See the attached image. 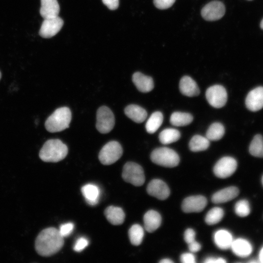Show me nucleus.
<instances>
[{"label": "nucleus", "mask_w": 263, "mask_h": 263, "mask_svg": "<svg viewBox=\"0 0 263 263\" xmlns=\"http://www.w3.org/2000/svg\"><path fill=\"white\" fill-rule=\"evenodd\" d=\"M148 193L158 199L164 200L168 198L170 190L168 185L160 179H153L147 187Z\"/></svg>", "instance_id": "nucleus-13"}, {"label": "nucleus", "mask_w": 263, "mask_h": 263, "mask_svg": "<svg viewBox=\"0 0 263 263\" xmlns=\"http://www.w3.org/2000/svg\"><path fill=\"white\" fill-rule=\"evenodd\" d=\"M63 25V20L58 16L44 19L39 31V35L43 38H50L56 35Z\"/></svg>", "instance_id": "nucleus-11"}, {"label": "nucleus", "mask_w": 263, "mask_h": 263, "mask_svg": "<svg viewBox=\"0 0 263 263\" xmlns=\"http://www.w3.org/2000/svg\"><path fill=\"white\" fill-rule=\"evenodd\" d=\"M250 154L255 157L263 158V137L260 134L256 135L249 147Z\"/></svg>", "instance_id": "nucleus-31"}, {"label": "nucleus", "mask_w": 263, "mask_h": 263, "mask_svg": "<svg viewBox=\"0 0 263 263\" xmlns=\"http://www.w3.org/2000/svg\"><path fill=\"white\" fill-rule=\"evenodd\" d=\"M104 214L108 221L113 225H121L125 220L124 212L119 207L109 206L105 210Z\"/></svg>", "instance_id": "nucleus-21"}, {"label": "nucleus", "mask_w": 263, "mask_h": 263, "mask_svg": "<svg viewBox=\"0 0 263 263\" xmlns=\"http://www.w3.org/2000/svg\"><path fill=\"white\" fill-rule=\"evenodd\" d=\"M237 167V161L234 158L225 156L221 158L215 164L213 172L217 177L226 178L234 173Z\"/></svg>", "instance_id": "nucleus-9"}, {"label": "nucleus", "mask_w": 263, "mask_h": 263, "mask_svg": "<svg viewBox=\"0 0 263 263\" xmlns=\"http://www.w3.org/2000/svg\"><path fill=\"white\" fill-rule=\"evenodd\" d=\"M115 118L112 111L103 106L99 108L96 113V128L101 133H107L113 128Z\"/></svg>", "instance_id": "nucleus-7"}, {"label": "nucleus", "mask_w": 263, "mask_h": 263, "mask_svg": "<svg viewBox=\"0 0 263 263\" xmlns=\"http://www.w3.org/2000/svg\"><path fill=\"white\" fill-rule=\"evenodd\" d=\"M81 192L88 204L95 206L98 203L100 190L97 186L92 184H86L82 187Z\"/></svg>", "instance_id": "nucleus-20"}, {"label": "nucleus", "mask_w": 263, "mask_h": 263, "mask_svg": "<svg viewBox=\"0 0 263 263\" xmlns=\"http://www.w3.org/2000/svg\"><path fill=\"white\" fill-rule=\"evenodd\" d=\"M123 149L117 141H110L100 150L98 158L103 165H109L115 163L122 156Z\"/></svg>", "instance_id": "nucleus-6"}, {"label": "nucleus", "mask_w": 263, "mask_h": 263, "mask_svg": "<svg viewBox=\"0 0 263 263\" xmlns=\"http://www.w3.org/2000/svg\"><path fill=\"white\" fill-rule=\"evenodd\" d=\"M217 258H215L212 257H209L205 260L204 263H217Z\"/></svg>", "instance_id": "nucleus-41"}, {"label": "nucleus", "mask_w": 263, "mask_h": 263, "mask_svg": "<svg viewBox=\"0 0 263 263\" xmlns=\"http://www.w3.org/2000/svg\"><path fill=\"white\" fill-rule=\"evenodd\" d=\"M236 214L240 217H245L249 215L250 211L249 203L246 200L238 201L234 207Z\"/></svg>", "instance_id": "nucleus-33"}, {"label": "nucleus", "mask_w": 263, "mask_h": 263, "mask_svg": "<svg viewBox=\"0 0 263 263\" xmlns=\"http://www.w3.org/2000/svg\"><path fill=\"white\" fill-rule=\"evenodd\" d=\"M132 81L137 89L141 92L148 93L154 87L152 78L140 72H136L132 75Z\"/></svg>", "instance_id": "nucleus-16"}, {"label": "nucleus", "mask_w": 263, "mask_h": 263, "mask_svg": "<svg viewBox=\"0 0 263 263\" xmlns=\"http://www.w3.org/2000/svg\"><path fill=\"white\" fill-rule=\"evenodd\" d=\"M40 14L44 19L58 16L59 6L57 0H40Z\"/></svg>", "instance_id": "nucleus-18"}, {"label": "nucleus", "mask_w": 263, "mask_h": 263, "mask_svg": "<svg viewBox=\"0 0 263 263\" xmlns=\"http://www.w3.org/2000/svg\"></svg>", "instance_id": "nucleus-47"}, {"label": "nucleus", "mask_w": 263, "mask_h": 263, "mask_svg": "<svg viewBox=\"0 0 263 263\" xmlns=\"http://www.w3.org/2000/svg\"><path fill=\"white\" fill-rule=\"evenodd\" d=\"M63 237L55 227H48L42 230L37 236L35 248L38 254L43 257L52 256L62 247Z\"/></svg>", "instance_id": "nucleus-1"}, {"label": "nucleus", "mask_w": 263, "mask_h": 263, "mask_svg": "<svg viewBox=\"0 0 263 263\" xmlns=\"http://www.w3.org/2000/svg\"><path fill=\"white\" fill-rule=\"evenodd\" d=\"M245 105L251 111H258L263 108V87L250 91L245 98Z\"/></svg>", "instance_id": "nucleus-14"}, {"label": "nucleus", "mask_w": 263, "mask_h": 263, "mask_svg": "<svg viewBox=\"0 0 263 263\" xmlns=\"http://www.w3.org/2000/svg\"><path fill=\"white\" fill-rule=\"evenodd\" d=\"M224 210L219 207H214L210 209L205 217V222L208 225L218 223L223 218Z\"/></svg>", "instance_id": "nucleus-32"}, {"label": "nucleus", "mask_w": 263, "mask_h": 263, "mask_svg": "<svg viewBox=\"0 0 263 263\" xmlns=\"http://www.w3.org/2000/svg\"><path fill=\"white\" fill-rule=\"evenodd\" d=\"M1 73H0V78H1Z\"/></svg>", "instance_id": "nucleus-46"}, {"label": "nucleus", "mask_w": 263, "mask_h": 263, "mask_svg": "<svg viewBox=\"0 0 263 263\" xmlns=\"http://www.w3.org/2000/svg\"><path fill=\"white\" fill-rule=\"evenodd\" d=\"M163 121V114L155 112L149 118L146 124V129L149 133H154L161 126Z\"/></svg>", "instance_id": "nucleus-27"}, {"label": "nucleus", "mask_w": 263, "mask_h": 263, "mask_svg": "<svg viewBox=\"0 0 263 263\" xmlns=\"http://www.w3.org/2000/svg\"><path fill=\"white\" fill-rule=\"evenodd\" d=\"M129 237L131 244L134 245H140L143 239L144 232L143 227L138 224L132 225L129 230Z\"/></svg>", "instance_id": "nucleus-30"}, {"label": "nucleus", "mask_w": 263, "mask_h": 263, "mask_svg": "<svg viewBox=\"0 0 263 263\" xmlns=\"http://www.w3.org/2000/svg\"><path fill=\"white\" fill-rule=\"evenodd\" d=\"M230 248L236 255L241 257L248 256L252 250L250 244L246 240L241 238L233 240Z\"/></svg>", "instance_id": "nucleus-24"}, {"label": "nucleus", "mask_w": 263, "mask_h": 263, "mask_svg": "<svg viewBox=\"0 0 263 263\" xmlns=\"http://www.w3.org/2000/svg\"><path fill=\"white\" fill-rule=\"evenodd\" d=\"M262 184L263 185V176L262 178Z\"/></svg>", "instance_id": "nucleus-45"}, {"label": "nucleus", "mask_w": 263, "mask_h": 263, "mask_svg": "<svg viewBox=\"0 0 263 263\" xmlns=\"http://www.w3.org/2000/svg\"><path fill=\"white\" fill-rule=\"evenodd\" d=\"M68 151L67 146L61 140L50 139L40 149L39 156L44 162H57L65 158Z\"/></svg>", "instance_id": "nucleus-2"}, {"label": "nucleus", "mask_w": 263, "mask_h": 263, "mask_svg": "<svg viewBox=\"0 0 263 263\" xmlns=\"http://www.w3.org/2000/svg\"><path fill=\"white\" fill-rule=\"evenodd\" d=\"M193 120L191 114L187 113L174 112L170 117V123L174 126H184L190 124Z\"/></svg>", "instance_id": "nucleus-26"}, {"label": "nucleus", "mask_w": 263, "mask_h": 263, "mask_svg": "<svg viewBox=\"0 0 263 263\" xmlns=\"http://www.w3.org/2000/svg\"><path fill=\"white\" fill-rule=\"evenodd\" d=\"M159 263H172L173 262L169 259H164L161 260Z\"/></svg>", "instance_id": "nucleus-42"}, {"label": "nucleus", "mask_w": 263, "mask_h": 263, "mask_svg": "<svg viewBox=\"0 0 263 263\" xmlns=\"http://www.w3.org/2000/svg\"><path fill=\"white\" fill-rule=\"evenodd\" d=\"M122 176L125 181L137 187L142 186L145 180L142 167L132 162H127L124 166Z\"/></svg>", "instance_id": "nucleus-5"}, {"label": "nucleus", "mask_w": 263, "mask_h": 263, "mask_svg": "<svg viewBox=\"0 0 263 263\" xmlns=\"http://www.w3.org/2000/svg\"><path fill=\"white\" fill-rule=\"evenodd\" d=\"M180 138V132L176 129L168 128L163 130L159 135L160 142L165 145L176 142Z\"/></svg>", "instance_id": "nucleus-28"}, {"label": "nucleus", "mask_w": 263, "mask_h": 263, "mask_svg": "<svg viewBox=\"0 0 263 263\" xmlns=\"http://www.w3.org/2000/svg\"><path fill=\"white\" fill-rule=\"evenodd\" d=\"M150 159L154 163L167 168L177 166L180 161L178 154L173 150L167 147H161L154 150Z\"/></svg>", "instance_id": "nucleus-4"}, {"label": "nucleus", "mask_w": 263, "mask_h": 263, "mask_svg": "<svg viewBox=\"0 0 263 263\" xmlns=\"http://www.w3.org/2000/svg\"><path fill=\"white\" fill-rule=\"evenodd\" d=\"M259 260L262 263H263V247L262 248L259 254Z\"/></svg>", "instance_id": "nucleus-43"}, {"label": "nucleus", "mask_w": 263, "mask_h": 263, "mask_svg": "<svg viewBox=\"0 0 263 263\" xmlns=\"http://www.w3.org/2000/svg\"><path fill=\"white\" fill-rule=\"evenodd\" d=\"M144 227L146 231L152 232L160 225L162 218L160 214L155 210H150L144 216Z\"/></svg>", "instance_id": "nucleus-19"}, {"label": "nucleus", "mask_w": 263, "mask_h": 263, "mask_svg": "<svg viewBox=\"0 0 263 263\" xmlns=\"http://www.w3.org/2000/svg\"><path fill=\"white\" fill-rule=\"evenodd\" d=\"M71 118L69 108L66 107L58 108L46 120L45 128L50 132H61L69 128Z\"/></svg>", "instance_id": "nucleus-3"}, {"label": "nucleus", "mask_w": 263, "mask_h": 263, "mask_svg": "<svg viewBox=\"0 0 263 263\" xmlns=\"http://www.w3.org/2000/svg\"><path fill=\"white\" fill-rule=\"evenodd\" d=\"M89 244L88 240L85 237L78 238L74 246V250L76 252H80L85 248Z\"/></svg>", "instance_id": "nucleus-36"}, {"label": "nucleus", "mask_w": 263, "mask_h": 263, "mask_svg": "<svg viewBox=\"0 0 263 263\" xmlns=\"http://www.w3.org/2000/svg\"><path fill=\"white\" fill-rule=\"evenodd\" d=\"M74 225L72 223H67L60 225L59 232L64 238L69 236L73 231Z\"/></svg>", "instance_id": "nucleus-34"}, {"label": "nucleus", "mask_w": 263, "mask_h": 263, "mask_svg": "<svg viewBox=\"0 0 263 263\" xmlns=\"http://www.w3.org/2000/svg\"><path fill=\"white\" fill-rule=\"evenodd\" d=\"M180 261L183 263H194L195 257L191 253H185L180 256Z\"/></svg>", "instance_id": "nucleus-38"}, {"label": "nucleus", "mask_w": 263, "mask_h": 263, "mask_svg": "<svg viewBox=\"0 0 263 263\" xmlns=\"http://www.w3.org/2000/svg\"><path fill=\"white\" fill-rule=\"evenodd\" d=\"M125 114L134 122H143L147 117L146 111L141 107L134 104L127 106L124 110Z\"/></svg>", "instance_id": "nucleus-23"}, {"label": "nucleus", "mask_w": 263, "mask_h": 263, "mask_svg": "<svg viewBox=\"0 0 263 263\" xmlns=\"http://www.w3.org/2000/svg\"><path fill=\"white\" fill-rule=\"evenodd\" d=\"M176 0H153L155 6L160 9H166L171 7Z\"/></svg>", "instance_id": "nucleus-35"}, {"label": "nucleus", "mask_w": 263, "mask_h": 263, "mask_svg": "<svg viewBox=\"0 0 263 263\" xmlns=\"http://www.w3.org/2000/svg\"><path fill=\"white\" fill-rule=\"evenodd\" d=\"M206 96L209 104L215 108L224 107L227 99L226 90L220 85H215L209 87L206 91Z\"/></svg>", "instance_id": "nucleus-8"}, {"label": "nucleus", "mask_w": 263, "mask_h": 263, "mask_svg": "<svg viewBox=\"0 0 263 263\" xmlns=\"http://www.w3.org/2000/svg\"><path fill=\"white\" fill-rule=\"evenodd\" d=\"M260 26L261 28L263 29V19L261 22Z\"/></svg>", "instance_id": "nucleus-44"}, {"label": "nucleus", "mask_w": 263, "mask_h": 263, "mask_svg": "<svg viewBox=\"0 0 263 263\" xmlns=\"http://www.w3.org/2000/svg\"><path fill=\"white\" fill-rule=\"evenodd\" d=\"M207 205V199L202 195H195L186 198L182 204V209L186 213L200 212Z\"/></svg>", "instance_id": "nucleus-12"}, {"label": "nucleus", "mask_w": 263, "mask_h": 263, "mask_svg": "<svg viewBox=\"0 0 263 263\" xmlns=\"http://www.w3.org/2000/svg\"><path fill=\"white\" fill-rule=\"evenodd\" d=\"M225 13L223 2L213 0L207 4L201 10L202 17L207 21H214L222 18Z\"/></svg>", "instance_id": "nucleus-10"}, {"label": "nucleus", "mask_w": 263, "mask_h": 263, "mask_svg": "<svg viewBox=\"0 0 263 263\" xmlns=\"http://www.w3.org/2000/svg\"><path fill=\"white\" fill-rule=\"evenodd\" d=\"M209 144V140L206 137L195 135L189 141V148L194 152L201 151L207 150Z\"/></svg>", "instance_id": "nucleus-25"}, {"label": "nucleus", "mask_w": 263, "mask_h": 263, "mask_svg": "<svg viewBox=\"0 0 263 263\" xmlns=\"http://www.w3.org/2000/svg\"><path fill=\"white\" fill-rule=\"evenodd\" d=\"M184 238L188 244L195 241V232L192 228H188L185 231Z\"/></svg>", "instance_id": "nucleus-37"}, {"label": "nucleus", "mask_w": 263, "mask_h": 263, "mask_svg": "<svg viewBox=\"0 0 263 263\" xmlns=\"http://www.w3.org/2000/svg\"><path fill=\"white\" fill-rule=\"evenodd\" d=\"M213 239L217 246L223 250L230 248L233 241L231 233L225 229H220L216 231Z\"/></svg>", "instance_id": "nucleus-22"}, {"label": "nucleus", "mask_w": 263, "mask_h": 263, "mask_svg": "<svg viewBox=\"0 0 263 263\" xmlns=\"http://www.w3.org/2000/svg\"><path fill=\"white\" fill-rule=\"evenodd\" d=\"M179 89L183 94L189 97L197 96L200 93L197 83L188 76L182 77L179 83Z\"/></svg>", "instance_id": "nucleus-17"}, {"label": "nucleus", "mask_w": 263, "mask_h": 263, "mask_svg": "<svg viewBox=\"0 0 263 263\" xmlns=\"http://www.w3.org/2000/svg\"><path fill=\"white\" fill-rule=\"evenodd\" d=\"M239 193L237 187H229L215 192L211 197V201L214 204L225 203L236 198Z\"/></svg>", "instance_id": "nucleus-15"}, {"label": "nucleus", "mask_w": 263, "mask_h": 263, "mask_svg": "<svg viewBox=\"0 0 263 263\" xmlns=\"http://www.w3.org/2000/svg\"><path fill=\"white\" fill-rule=\"evenodd\" d=\"M189 250L192 252H197L199 251L201 248V244L196 241L188 244Z\"/></svg>", "instance_id": "nucleus-40"}, {"label": "nucleus", "mask_w": 263, "mask_h": 263, "mask_svg": "<svg viewBox=\"0 0 263 263\" xmlns=\"http://www.w3.org/2000/svg\"><path fill=\"white\" fill-rule=\"evenodd\" d=\"M103 3L110 10L116 9L119 6V0H102Z\"/></svg>", "instance_id": "nucleus-39"}, {"label": "nucleus", "mask_w": 263, "mask_h": 263, "mask_svg": "<svg viewBox=\"0 0 263 263\" xmlns=\"http://www.w3.org/2000/svg\"><path fill=\"white\" fill-rule=\"evenodd\" d=\"M225 133L224 126L218 122L212 124L206 132V137L210 141H217L221 139Z\"/></svg>", "instance_id": "nucleus-29"}]
</instances>
